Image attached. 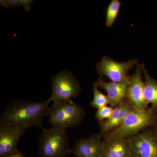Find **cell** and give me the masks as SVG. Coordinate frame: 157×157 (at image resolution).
Returning <instances> with one entry per match:
<instances>
[{
	"label": "cell",
	"instance_id": "ffe728a7",
	"mask_svg": "<svg viewBox=\"0 0 157 157\" xmlns=\"http://www.w3.org/2000/svg\"><path fill=\"white\" fill-rule=\"evenodd\" d=\"M152 127L153 128L151 130L152 133L153 135L155 140L157 142V120L155 124Z\"/></svg>",
	"mask_w": 157,
	"mask_h": 157
},
{
	"label": "cell",
	"instance_id": "5b68a950",
	"mask_svg": "<svg viewBox=\"0 0 157 157\" xmlns=\"http://www.w3.org/2000/svg\"><path fill=\"white\" fill-rule=\"evenodd\" d=\"M52 93L48 101L57 103L76 98L82 91L73 73L66 70L53 76L51 81Z\"/></svg>",
	"mask_w": 157,
	"mask_h": 157
},
{
	"label": "cell",
	"instance_id": "7c38bea8",
	"mask_svg": "<svg viewBox=\"0 0 157 157\" xmlns=\"http://www.w3.org/2000/svg\"><path fill=\"white\" fill-rule=\"evenodd\" d=\"M129 79L115 82L106 81L101 77L94 83L98 88L104 90L107 93L109 104L111 107H115L126 99Z\"/></svg>",
	"mask_w": 157,
	"mask_h": 157
},
{
	"label": "cell",
	"instance_id": "8992f818",
	"mask_svg": "<svg viewBox=\"0 0 157 157\" xmlns=\"http://www.w3.org/2000/svg\"><path fill=\"white\" fill-rule=\"evenodd\" d=\"M137 63L136 59H131L125 62H119L104 56L96 64V69L101 77L106 76L110 81L119 82L130 78L129 71Z\"/></svg>",
	"mask_w": 157,
	"mask_h": 157
},
{
	"label": "cell",
	"instance_id": "ba28073f",
	"mask_svg": "<svg viewBox=\"0 0 157 157\" xmlns=\"http://www.w3.org/2000/svg\"><path fill=\"white\" fill-rule=\"evenodd\" d=\"M25 128L0 124V157H7L18 151L17 144L25 133Z\"/></svg>",
	"mask_w": 157,
	"mask_h": 157
},
{
	"label": "cell",
	"instance_id": "4fadbf2b",
	"mask_svg": "<svg viewBox=\"0 0 157 157\" xmlns=\"http://www.w3.org/2000/svg\"><path fill=\"white\" fill-rule=\"evenodd\" d=\"M102 138L100 134H96L78 139L72 149V153L77 157H99Z\"/></svg>",
	"mask_w": 157,
	"mask_h": 157
},
{
	"label": "cell",
	"instance_id": "d6986e66",
	"mask_svg": "<svg viewBox=\"0 0 157 157\" xmlns=\"http://www.w3.org/2000/svg\"><path fill=\"white\" fill-rule=\"evenodd\" d=\"M33 0H18L17 6H22L26 11H28L31 9V4L33 3Z\"/></svg>",
	"mask_w": 157,
	"mask_h": 157
},
{
	"label": "cell",
	"instance_id": "277c9868",
	"mask_svg": "<svg viewBox=\"0 0 157 157\" xmlns=\"http://www.w3.org/2000/svg\"><path fill=\"white\" fill-rule=\"evenodd\" d=\"M157 109L152 107L142 110L133 109L120 126L107 135L128 138L136 135L154 126L157 120Z\"/></svg>",
	"mask_w": 157,
	"mask_h": 157
},
{
	"label": "cell",
	"instance_id": "7402d4cb",
	"mask_svg": "<svg viewBox=\"0 0 157 157\" xmlns=\"http://www.w3.org/2000/svg\"><path fill=\"white\" fill-rule=\"evenodd\" d=\"M127 157H139V156L137 155H136V154L132 152L131 155H129V156H128Z\"/></svg>",
	"mask_w": 157,
	"mask_h": 157
},
{
	"label": "cell",
	"instance_id": "5bb4252c",
	"mask_svg": "<svg viewBox=\"0 0 157 157\" xmlns=\"http://www.w3.org/2000/svg\"><path fill=\"white\" fill-rule=\"evenodd\" d=\"M144 82V96L147 104H151V107L157 109V81L149 74L143 64Z\"/></svg>",
	"mask_w": 157,
	"mask_h": 157
},
{
	"label": "cell",
	"instance_id": "7a4b0ae2",
	"mask_svg": "<svg viewBox=\"0 0 157 157\" xmlns=\"http://www.w3.org/2000/svg\"><path fill=\"white\" fill-rule=\"evenodd\" d=\"M42 129L38 140V154L40 157H68L72 153L66 130L52 127Z\"/></svg>",
	"mask_w": 157,
	"mask_h": 157
},
{
	"label": "cell",
	"instance_id": "3957f363",
	"mask_svg": "<svg viewBox=\"0 0 157 157\" xmlns=\"http://www.w3.org/2000/svg\"><path fill=\"white\" fill-rule=\"evenodd\" d=\"M85 115L84 109L72 100L53 103L49 107L48 122L52 127L66 130L80 124Z\"/></svg>",
	"mask_w": 157,
	"mask_h": 157
},
{
	"label": "cell",
	"instance_id": "6da1fadb",
	"mask_svg": "<svg viewBox=\"0 0 157 157\" xmlns=\"http://www.w3.org/2000/svg\"><path fill=\"white\" fill-rule=\"evenodd\" d=\"M44 102L13 100L8 104L0 116V124L19 126L25 129L32 127L42 128V121L48 116L49 104Z\"/></svg>",
	"mask_w": 157,
	"mask_h": 157
},
{
	"label": "cell",
	"instance_id": "9a60e30c",
	"mask_svg": "<svg viewBox=\"0 0 157 157\" xmlns=\"http://www.w3.org/2000/svg\"><path fill=\"white\" fill-rule=\"evenodd\" d=\"M121 6V3L118 0H112L109 3L106 11V26L111 27L113 25L119 13Z\"/></svg>",
	"mask_w": 157,
	"mask_h": 157
},
{
	"label": "cell",
	"instance_id": "9c48e42d",
	"mask_svg": "<svg viewBox=\"0 0 157 157\" xmlns=\"http://www.w3.org/2000/svg\"><path fill=\"white\" fill-rule=\"evenodd\" d=\"M128 139L132 152L140 157H157V142L151 130H144Z\"/></svg>",
	"mask_w": 157,
	"mask_h": 157
},
{
	"label": "cell",
	"instance_id": "8fae6325",
	"mask_svg": "<svg viewBox=\"0 0 157 157\" xmlns=\"http://www.w3.org/2000/svg\"><path fill=\"white\" fill-rule=\"evenodd\" d=\"M134 108L127 99L114 107L110 117L100 124V134L102 137H106L120 126L127 115Z\"/></svg>",
	"mask_w": 157,
	"mask_h": 157
},
{
	"label": "cell",
	"instance_id": "44dd1931",
	"mask_svg": "<svg viewBox=\"0 0 157 157\" xmlns=\"http://www.w3.org/2000/svg\"><path fill=\"white\" fill-rule=\"evenodd\" d=\"M7 157H25V156L22 152L20 151H18L16 153H14V154L11 155Z\"/></svg>",
	"mask_w": 157,
	"mask_h": 157
},
{
	"label": "cell",
	"instance_id": "52a82bcc",
	"mask_svg": "<svg viewBox=\"0 0 157 157\" xmlns=\"http://www.w3.org/2000/svg\"><path fill=\"white\" fill-rule=\"evenodd\" d=\"M143 64L136 65L135 73L130 77L127 90V99L134 109L147 108L144 99V82L143 79Z\"/></svg>",
	"mask_w": 157,
	"mask_h": 157
},
{
	"label": "cell",
	"instance_id": "2e32d148",
	"mask_svg": "<svg viewBox=\"0 0 157 157\" xmlns=\"http://www.w3.org/2000/svg\"><path fill=\"white\" fill-rule=\"evenodd\" d=\"M94 98L90 104L94 108L98 109L109 104L108 96L104 94L99 90V88L94 83L93 88Z\"/></svg>",
	"mask_w": 157,
	"mask_h": 157
},
{
	"label": "cell",
	"instance_id": "ac0fdd59",
	"mask_svg": "<svg viewBox=\"0 0 157 157\" xmlns=\"http://www.w3.org/2000/svg\"><path fill=\"white\" fill-rule=\"evenodd\" d=\"M18 0H2L1 1V6L10 9L17 6Z\"/></svg>",
	"mask_w": 157,
	"mask_h": 157
},
{
	"label": "cell",
	"instance_id": "30bf717a",
	"mask_svg": "<svg viewBox=\"0 0 157 157\" xmlns=\"http://www.w3.org/2000/svg\"><path fill=\"white\" fill-rule=\"evenodd\" d=\"M132 153L128 138L107 135L102 139L99 157H127Z\"/></svg>",
	"mask_w": 157,
	"mask_h": 157
},
{
	"label": "cell",
	"instance_id": "e0dca14e",
	"mask_svg": "<svg viewBox=\"0 0 157 157\" xmlns=\"http://www.w3.org/2000/svg\"><path fill=\"white\" fill-rule=\"evenodd\" d=\"M113 108L107 106L98 109L95 113V118L101 124L104 121L108 119L112 114Z\"/></svg>",
	"mask_w": 157,
	"mask_h": 157
}]
</instances>
